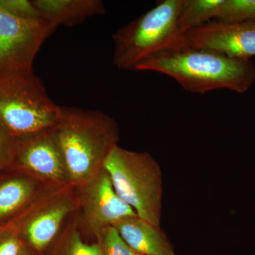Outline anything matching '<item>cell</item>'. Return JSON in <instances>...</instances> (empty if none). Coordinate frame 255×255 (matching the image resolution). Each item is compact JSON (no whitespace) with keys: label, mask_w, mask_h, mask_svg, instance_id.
Here are the masks:
<instances>
[{"label":"cell","mask_w":255,"mask_h":255,"mask_svg":"<svg viewBox=\"0 0 255 255\" xmlns=\"http://www.w3.org/2000/svg\"><path fill=\"white\" fill-rule=\"evenodd\" d=\"M73 186L79 224L84 235L87 233L96 241L107 228L136 215L116 192L105 167L85 182Z\"/></svg>","instance_id":"obj_8"},{"label":"cell","mask_w":255,"mask_h":255,"mask_svg":"<svg viewBox=\"0 0 255 255\" xmlns=\"http://www.w3.org/2000/svg\"><path fill=\"white\" fill-rule=\"evenodd\" d=\"M184 0H163L113 35V63L120 70H135L151 57L173 48Z\"/></svg>","instance_id":"obj_5"},{"label":"cell","mask_w":255,"mask_h":255,"mask_svg":"<svg viewBox=\"0 0 255 255\" xmlns=\"http://www.w3.org/2000/svg\"><path fill=\"white\" fill-rule=\"evenodd\" d=\"M19 141L0 124V172L13 167Z\"/></svg>","instance_id":"obj_18"},{"label":"cell","mask_w":255,"mask_h":255,"mask_svg":"<svg viewBox=\"0 0 255 255\" xmlns=\"http://www.w3.org/2000/svg\"><path fill=\"white\" fill-rule=\"evenodd\" d=\"M60 112L34 71L0 78V124L18 140L53 128Z\"/></svg>","instance_id":"obj_4"},{"label":"cell","mask_w":255,"mask_h":255,"mask_svg":"<svg viewBox=\"0 0 255 255\" xmlns=\"http://www.w3.org/2000/svg\"><path fill=\"white\" fill-rule=\"evenodd\" d=\"M54 131L70 183L81 184L103 169L120 133L113 118L98 110L61 107Z\"/></svg>","instance_id":"obj_2"},{"label":"cell","mask_w":255,"mask_h":255,"mask_svg":"<svg viewBox=\"0 0 255 255\" xmlns=\"http://www.w3.org/2000/svg\"><path fill=\"white\" fill-rule=\"evenodd\" d=\"M216 20L225 23L255 21V0H223Z\"/></svg>","instance_id":"obj_16"},{"label":"cell","mask_w":255,"mask_h":255,"mask_svg":"<svg viewBox=\"0 0 255 255\" xmlns=\"http://www.w3.org/2000/svg\"><path fill=\"white\" fill-rule=\"evenodd\" d=\"M33 3L43 18L56 27L75 26L105 13V4L101 0H34Z\"/></svg>","instance_id":"obj_13"},{"label":"cell","mask_w":255,"mask_h":255,"mask_svg":"<svg viewBox=\"0 0 255 255\" xmlns=\"http://www.w3.org/2000/svg\"><path fill=\"white\" fill-rule=\"evenodd\" d=\"M18 255H44L38 252L35 251L34 250L31 249L29 247L25 246L22 243L21 249H20Z\"/></svg>","instance_id":"obj_21"},{"label":"cell","mask_w":255,"mask_h":255,"mask_svg":"<svg viewBox=\"0 0 255 255\" xmlns=\"http://www.w3.org/2000/svg\"><path fill=\"white\" fill-rule=\"evenodd\" d=\"M174 48L212 50L231 58L252 59L255 56V21L214 20L179 35Z\"/></svg>","instance_id":"obj_9"},{"label":"cell","mask_w":255,"mask_h":255,"mask_svg":"<svg viewBox=\"0 0 255 255\" xmlns=\"http://www.w3.org/2000/svg\"><path fill=\"white\" fill-rule=\"evenodd\" d=\"M83 235L75 213L46 255H103L99 242L86 243Z\"/></svg>","instance_id":"obj_14"},{"label":"cell","mask_w":255,"mask_h":255,"mask_svg":"<svg viewBox=\"0 0 255 255\" xmlns=\"http://www.w3.org/2000/svg\"><path fill=\"white\" fill-rule=\"evenodd\" d=\"M223 0H184L177 21L179 35L217 19Z\"/></svg>","instance_id":"obj_15"},{"label":"cell","mask_w":255,"mask_h":255,"mask_svg":"<svg viewBox=\"0 0 255 255\" xmlns=\"http://www.w3.org/2000/svg\"><path fill=\"white\" fill-rule=\"evenodd\" d=\"M77 208L73 184L55 188L37 200L13 227L23 245L46 255Z\"/></svg>","instance_id":"obj_6"},{"label":"cell","mask_w":255,"mask_h":255,"mask_svg":"<svg viewBox=\"0 0 255 255\" xmlns=\"http://www.w3.org/2000/svg\"><path fill=\"white\" fill-rule=\"evenodd\" d=\"M55 188L16 167L0 172V227L14 226L37 200Z\"/></svg>","instance_id":"obj_11"},{"label":"cell","mask_w":255,"mask_h":255,"mask_svg":"<svg viewBox=\"0 0 255 255\" xmlns=\"http://www.w3.org/2000/svg\"><path fill=\"white\" fill-rule=\"evenodd\" d=\"M0 5L14 16L28 19L43 18L33 1L29 0H0ZM44 19V18H43Z\"/></svg>","instance_id":"obj_19"},{"label":"cell","mask_w":255,"mask_h":255,"mask_svg":"<svg viewBox=\"0 0 255 255\" xmlns=\"http://www.w3.org/2000/svg\"><path fill=\"white\" fill-rule=\"evenodd\" d=\"M97 242L100 244L103 255H137L114 226L105 229Z\"/></svg>","instance_id":"obj_17"},{"label":"cell","mask_w":255,"mask_h":255,"mask_svg":"<svg viewBox=\"0 0 255 255\" xmlns=\"http://www.w3.org/2000/svg\"><path fill=\"white\" fill-rule=\"evenodd\" d=\"M104 167L119 197L138 217L160 226L163 180L159 162L149 152L118 145L111 151Z\"/></svg>","instance_id":"obj_3"},{"label":"cell","mask_w":255,"mask_h":255,"mask_svg":"<svg viewBox=\"0 0 255 255\" xmlns=\"http://www.w3.org/2000/svg\"></svg>","instance_id":"obj_22"},{"label":"cell","mask_w":255,"mask_h":255,"mask_svg":"<svg viewBox=\"0 0 255 255\" xmlns=\"http://www.w3.org/2000/svg\"><path fill=\"white\" fill-rule=\"evenodd\" d=\"M114 227L137 255H176L174 246L160 226L137 215L121 220Z\"/></svg>","instance_id":"obj_12"},{"label":"cell","mask_w":255,"mask_h":255,"mask_svg":"<svg viewBox=\"0 0 255 255\" xmlns=\"http://www.w3.org/2000/svg\"><path fill=\"white\" fill-rule=\"evenodd\" d=\"M21 246L13 226L0 227V255H18Z\"/></svg>","instance_id":"obj_20"},{"label":"cell","mask_w":255,"mask_h":255,"mask_svg":"<svg viewBox=\"0 0 255 255\" xmlns=\"http://www.w3.org/2000/svg\"><path fill=\"white\" fill-rule=\"evenodd\" d=\"M54 128L20 140L13 167L61 187L71 183Z\"/></svg>","instance_id":"obj_10"},{"label":"cell","mask_w":255,"mask_h":255,"mask_svg":"<svg viewBox=\"0 0 255 255\" xmlns=\"http://www.w3.org/2000/svg\"><path fill=\"white\" fill-rule=\"evenodd\" d=\"M134 71L163 74L186 91L200 95L218 90L244 94L255 80V65L252 59L231 58L196 48L164 50L137 65Z\"/></svg>","instance_id":"obj_1"},{"label":"cell","mask_w":255,"mask_h":255,"mask_svg":"<svg viewBox=\"0 0 255 255\" xmlns=\"http://www.w3.org/2000/svg\"><path fill=\"white\" fill-rule=\"evenodd\" d=\"M56 26L14 16L0 5V78L33 71L35 58Z\"/></svg>","instance_id":"obj_7"}]
</instances>
